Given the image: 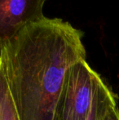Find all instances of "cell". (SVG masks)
I'll return each mask as SVG.
<instances>
[{
	"label": "cell",
	"mask_w": 119,
	"mask_h": 120,
	"mask_svg": "<svg viewBox=\"0 0 119 120\" xmlns=\"http://www.w3.org/2000/svg\"><path fill=\"white\" fill-rule=\"evenodd\" d=\"M83 36L68 21L45 16L0 44V59L21 120H54L66 72L86 60Z\"/></svg>",
	"instance_id": "6da1fadb"
},
{
	"label": "cell",
	"mask_w": 119,
	"mask_h": 120,
	"mask_svg": "<svg viewBox=\"0 0 119 120\" xmlns=\"http://www.w3.org/2000/svg\"><path fill=\"white\" fill-rule=\"evenodd\" d=\"M99 77L86 60L72 65L65 76L54 120L87 119Z\"/></svg>",
	"instance_id": "7a4b0ae2"
},
{
	"label": "cell",
	"mask_w": 119,
	"mask_h": 120,
	"mask_svg": "<svg viewBox=\"0 0 119 120\" xmlns=\"http://www.w3.org/2000/svg\"><path fill=\"white\" fill-rule=\"evenodd\" d=\"M47 1L0 0V44L27 25L43 19V7Z\"/></svg>",
	"instance_id": "3957f363"
},
{
	"label": "cell",
	"mask_w": 119,
	"mask_h": 120,
	"mask_svg": "<svg viewBox=\"0 0 119 120\" xmlns=\"http://www.w3.org/2000/svg\"><path fill=\"white\" fill-rule=\"evenodd\" d=\"M115 99L116 97L113 92L108 88L100 76L97 79L91 107L87 120H100L102 114Z\"/></svg>",
	"instance_id": "277c9868"
},
{
	"label": "cell",
	"mask_w": 119,
	"mask_h": 120,
	"mask_svg": "<svg viewBox=\"0 0 119 120\" xmlns=\"http://www.w3.org/2000/svg\"><path fill=\"white\" fill-rule=\"evenodd\" d=\"M0 120H21L0 59Z\"/></svg>",
	"instance_id": "5b68a950"
},
{
	"label": "cell",
	"mask_w": 119,
	"mask_h": 120,
	"mask_svg": "<svg viewBox=\"0 0 119 120\" xmlns=\"http://www.w3.org/2000/svg\"><path fill=\"white\" fill-rule=\"evenodd\" d=\"M100 120H119V107L116 99L110 103L100 116Z\"/></svg>",
	"instance_id": "8992f818"
}]
</instances>
